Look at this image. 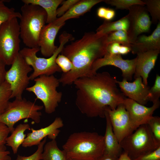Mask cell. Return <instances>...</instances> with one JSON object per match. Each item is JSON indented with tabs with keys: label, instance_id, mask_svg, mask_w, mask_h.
<instances>
[{
	"label": "cell",
	"instance_id": "cell-11",
	"mask_svg": "<svg viewBox=\"0 0 160 160\" xmlns=\"http://www.w3.org/2000/svg\"><path fill=\"white\" fill-rule=\"evenodd\" d=\"M128 10L129 13L126 15L129 22L127 33L132 44L141 34L149 31L152 23L145 5H134Z\"/></svg>",
	"mask_w": 160,
	"mask_h": 160
},
{
	"label": "cell",
	"instance_id": "cell-39",
	"mask_svg": "<svg viewBox=\"0 0 160 160\" xmlns=\"http://www.w3.org/2000/svg\"><path fill=\"white\" fill-rule=\"evenodd\" d=\"M10 153L5 144L0 145V160H11Z\"/></svg>",
	"mask_w": 160,
	"mask_h": 160
},
{
	"label": "cell",
	"instance_id": "cell-15",
	"mask_svg": "<svg viewBox=\"0 0 160 160\" xmlns=\"http://www.w3.org/2000/svg\"><path fill=\"white\" fill-rule=\"evenodd\" d=\"M63 126L62 119L57 117L51 124L46 127L38 130L31 128L30 130L31 132L27 134V137L22 145L25 148L38 145L44 138L47 137L51 140H55L60 132L59 129Z\"/></svg>",
	"mask_w": 160,
	"mask_h": 160
},
{
	"label": "cell",
	"instance_id": "cell-40",
	"mask_svg": "<svg viewBox=\"0 0 160 160\" xmlns=\"http://www.w3.org/2000/svg\"><path fill=\"white\" fill-rule=\"evenodd\" d=\"M7 65L5 62L0 58V86L5 81V76L7 71L5 66Z\"/></svg>",
	"mask_w": 160,
	"mask_h": 160
},
{
	"label": "cell",
	"instance_id": "cell-13",
	"mask_svg": "<svg viewBox=\"0 0 160 160\" xmlns=\"http://www.w3.org/2000/svg\"><path fill=\"white\" fill-rule=\"evenodd\" d=\"M136 61V57L131 60L124 59L121 55L106 52L103 57L96 60L93 63L92 74H95L98 69L103 66L112 65L121 71L123 79L131 81L135 72Z\"/></svg>",
	"mask_w": 160,
	"mask_h": 160
},
{
	"label": "cell",
	"instance_id": "cell-31",
	"mask_svg": "<svg viewBox=\"0 0 160 160\" xmlns=\"http://www.w3.org/2000/svg\"><path fill=\"white\" fill-rule=\"evenodd\" d=\"M146 124L149 127L156 142L160 145V118L152 116Z\"/></svg>",
	"mask_w": 160,
	"mask_h": 160
},
{
	"label": "cell",
	"instance_id": "cell-41",
	"mask_svg": "<svg viewBox=\"0 0 160 160\" xmlns=\"http://www.w3.org/2000/svg\"><path fill=\"white\" fill-rule=\"evenodd\" d=\"M115 15L116 12L114 9L107 8L104 19L106 21H111L114 19Z\"/></svg>",
	"mask_w": 160,
	"mask_h": 160
},
{
	"label": "cell",
	"instance_id": "cell-16",
	"mask_svg": "<svg viewBox=\"0 0 160 160\" xmlns=\"http://www.w3.org/2000/svg\"><path fill=\"white\" fill-rule=\"evenodd\" d=\"M122 93L138 103L144 105L148 101L149 87L144 84L141 77L135 79L132 82L123 79L122 81H117Z\"/></svg>",
	"mask_w": 160,
	"mask_h": 160
},
{
	"label": "cell",
	"instance_id": "cell-22",
	"mask_svg": "<svg viewBox=\"0 0 160 160\" xmlns=\"http://www.w3.org/2000/svg\"><path fill=\"white\" fill-rule=\"evenodd\" d=\"M63 0H23L24 4H32L40 6L45 11L47 15L46 23L48 24L57 18V10Z\"/></svg>",
	"mask_w": 160,
	"mask_h": 160
},
{
	"label": "cell",
	"instance_id": "cell-1",
	"mask_svg": "<svg viewBox=\"0 0 160 160\" xmlns=\"http://www.w3.org/2000/svg\"><path fill=\"white\" fill-rule=\"evenodd\" d=\"M117 81L107 72L76 80L75 104L80 111L88 117L104 118L106 107L113 110L123 103L125 98L117 87Z\"/></svg>",
	"mask_w": 160,
	"mask_h": 160
},
{
	"label": "cell",
	"instance_id": "cell-42",
	"mask_svg": "<svg viewBox=\"0 0 160 160\" xmlns=\"http://www.w3.org/2000/svg\"><path fill=\"white\" fill-rule=\"evenodd\" d=\"M118 158L112 155L103 154L95 160H118Z\"/></svg>",
	"mask_w": 160,
	"mask_h": 160
},
{
	"label": "cell",
	"instance_id": "cell-14",
	"mask_svg": "<svg viewBox=\"0 0 160 160\" xmlns=\"http://www.w3.org/2000/svg\"><path fill=\"white\" fill-rule=\"evenodd\" d=\"M123 103L129 113L134 130L140 125L146 124L160 105L159 101L153 103L151 107H148L129 98H125Z\"/></svg>",
	"mask_w": 160,
	"mask_h": 160
},
{
	"label": "cell",
	"instance_id": "cell-19",
	"mask_svg": "<svg viewBox=\"0 0 160 160\" xmlns=\"http://www.w3.org/2000/svg\"><path fill=\"white\" fill-rule=\"evenodd\" d=\"M131 52L134 54L149 51L160 50V22L152 33L149 36H139L131 44Z\"/></svg>",
	"mask_w": 160,
	"mask_h": 160
},
{
	"label": "cell",
	"instance_id": "cell-34",
	"mask_svg": "<svg viewBox=\"0 0 160 160\" xmlns=\"http://www.w3.org/2000/svg\"><path fill=\"white\" fill-rule=\"evenodd\" d=\"M56 62L63 73H66L72 70L73 64L70 60L64 55L59 54L56 59Z\"/></svg>",
	"mask_w": 160,
	"mask_h": 160
},
{
	"label": "cell",
	"instance_id": "cell-20",
	"mask_svg": "<svg viewBox=\"0 0 160 160\" xmlns=\"http://www.w3.org/2000/svg\"><path fill=\"white\" fill-rule=\"evenodd\" d=\"M103 1V0H79L63 15L57 18L55 21L59 25H64L67 20L79 17L90 11L95 5Z\"/></svg>",
	"mask_w": 160,
	"mask_h": 160
},
{
	"label": "cell",
	"instance_id": "cell-45",
	"mask_svg": "<svg viewBox=\"0 0 160 160\" xmlns=\"http://www.w3.org/2000/svg\"><path fill=\"white\" fill-rule=\"evenodd\" d=\"M67 160H72L71 159H68V158H67Z\"/></svg>",
	"mask_w": 160,
	"mask_h": 160
},
{
	"label": "cell",
	"instance_id": "cell-36",
	"mask_svg": "<svg viewBox=\"0 0 160 160\" xmlns=\"http://www.w3.org/2000/svg\"><path fill=\"white\" fill-rule=\"evenodd\" d=\"M79 1V0L63 1L61 3L62 5L57 9V16L60 17L62 16Z\"/></svg>",
	"mask_w": 160,
	"mask_h": 160
},
{
	"label": "cell",
	"instance_id": "cell-32",
	"mask_svg": "<svg viewBox=\"0 0 160 160\" xmlns=\"http://www.w3.org/2000/svg\"><path fill=\"white\" fill-rule=\"evenodd\" d=\"M131 52L130 47L118 43H113L108 44L106 52L114 55H125Z\"/></svg>",
	"mask_w": 160,
	"mask_h": 160
},
{
	"label": "cell",
	"instance_id": "cell-8",
	"mask_svg": "<svg viewBox=\"0 0 160 160\" xmlns=\"http://www.w3.org/2000/svg\"><path fill=\"white\" fill-rule=\"evenodd\" d=\"M120 144L122 149L132 159L153 151L160 146L146 124L140 126Z\"/></svg>",
	"mask_w": 160,
	"mask_h": 160
},
{
	"label": "cell",
	"instance_id": "cell-33",
	"mask_svg": "<svg viewBox=\"0 0 160 160\" xmlns=\"http://www.w3.org/2000/svg\"><path fill=\"white\" fill-rule=\"evenodd\" d=\"M160 97V76L156 74L153 86L149 89L148 96V101L153 103L159 101Z\"/></svg>",
	"mask_w": 160,
	"mask_h": 160
},
{
	"label": "cell",
	"instance_id": "cell-26",
	"mask_svg": "<svg viewBox=\"0 0 160 160\" xmlns=\"http://www.w3.org/2000/svg\"><path fill=\"white\" fill-rule=\"evenodd\" d=\"M12 91L9 84L6 81L0 86V115L7 109L11 99Z\"/></svg>",
	"mask_w": 160,
	"mask_h": 160
},
{
	"label": "cell",
	"instance_id": "cell-3",
	"mask_svg": "<svg viewBox=\"0 0 160 160\" xmlns=\"http://www.w3.org/2000/svg\"><path fill=\"white\" fill-rule=\"evenodd\" d=\"M67 158L73 160H95L103 154V136L96 132H75L63 145Z\"/></svg>",
	"mask_w": 160,
	"mask_h": 160
},
{
	"label": "cell",
	"instance_id": "cell-44",
	"mask_svg": "<svg viewBox=\"0 0 160 160\" xmlns=\"http://www.w3.org/2000/svg\"><path fill=\"white\" fill-rule=\"evenodd\" d=\"M118 160H132L125 152H124L120 155Z\"/></svg>",
	"mask_w": 160,
	"mask_h": 160
},
{
	"label": "cell",
	"instance_id": "cell-38",
	"mask_svg": "<svg viewBox=\"0 0 160 160\" xmlns=\"http://www.w3.org/2000/svg\"><path fill=\"white\" fill-rule=\"evenodd\" d=\"M9 133L10 132L8 127L0 122V145L6 144V140Z\"/></svg>",
	"mask_w": 160,
	"mask_h": 160
},
{
	"label": "cell",
	"instance_id": "cell-28",
	"mask_svg": "<svg viewBox=\"0 0 160 160\" xmlns=\"http://www.w3.org/2000/svg\"><path fill=\"white\" fill-rule=\"evenodd\" d=\"M107 42L108 44L116 42L129 47L131 44L127 31L123 30L116 31L108 34Z\"/></svg>",
	"mask_w": 160,
	"mask_h": 160
},
{
	"label": "cell",
	"instance_id": "cell-12",
	"mask_svg": "<svg viewBox=\"0 0 160 160\" xmlns=\"http://www.w3.org/2000/svg\"><path fill=\"white\" fill-rule=\"evenodd\" d=\"M105 110L110 120L113 132L120 143L125 137L135 131L129 113L123 103L113 110L107 106Z\"/></svg>",
	"mask_w": 160,
	"mask_h": 160
},
{
	"label": "cell",
	"instance_id": "cell-21",
	"mask_svg": "<svg viewBox=\"0 0 160 160\" xmlns=\"http://www.w3.org/2000/svg\"><path fill=\"white\" fill-rule=\"evenodd\" d=\"M106 121V129L103 136L104 150L103 154L119 157L121 154L122 149L114 134L110 120L106 111H105Z\"/></svg>",
	"mask_w": 160,
	"mask_h": 160
},
{
	"label": "cell",
	"instance_id": "cell-35",
	"mask_svg": "<svg viewBox=\"0 0 160 160\" xmlns=\"http://www.w3.org/2000/svg\"><path fill=\"white\" fill-rule=\"evenodd\" d=\"M46 137L38 145V148L36 151L31 155L27 156L18 155L16 160H42V154L44 147L46 142Z\"/></svg>",
	"mask_w": 160,
	"mask_h": 160
},
{
	"label": "cell",
	"instance_id": "cell-25",
	"mask_svg": "<svg viewBox=\"0 0 160 160\" xmlns=\"http://www.w3.org/2000/svg\"><path fill=\"white\" fill-rule=\"evenodd\" d=\"M67 157L63 150L58 148L55 140H51L44 145L42 160H67Z\"/></svg>",
	"mask_w": 160,
	"mask_h": 160
},
{
	"label": "cell",
	"instance_id": "cell-5",
	"mask_svg": "<svg viewBox=\"0 0 160 160\" xmlns=\"http://www.w3.org/2000/svg\"><path fill=\"white\" fill-rule=\"evenodd\" d=\"M72 35L66 32H63L59 37L60 45L54 53L47 58L38 57L36 55L40 50L39 47H24L20 50L19 53L26 63L32 68L33 72L29 76L30 80H33L40 76H50L61 71L56 64V59L61 53L65 44L74 40Z\"/></svg>",
	"mask_w": 160,
	"mask_h": 160
},
{
	"label": "cell",
	"instance_id": "cell-9",
	"mask_svg": "<svg viewBox=\"0 0 160 160\" xmlns=\"http://www.w3.org/2000/svg\"><path fill=\"white\" fill-rule=\"evenodd\" d=\"M17 18L14 17L0 26V58L6 65H11L19 54L20 39Z\"/></svg>",
	"mask_w": 160,
	"mask_h": 160
},
{
	"label": "cell",
	"instance_id": "cell-24",
	"mask_svg": "<svg viewBox=\"0 0 160 160\" xmlns=\"http://www.w3.org/2000/svg\"><path fill=\"white\" fill-rule=\"evenodd\" d=\"M129 22L126 16L115 21L105 20L96 30V33L103 35H108L116 31L123 30L127 31Z\"/></svg>",
	"mask_w": 160,
	"mask_h": 160
},
{
	"label": "cell",
	"instance_id": "cell-10",
	"mask_svg": "<svg viewBox=\"0 0 160 160\" xmlns=\"http://www.w3.org/2000/svg\"><path fill=\"white\" fill-rule=\"evenodd\" d=\"M32 70L19 53L6 75L5 81L10 85L12 91L11 99L23 98V92L28 87L30 80L28 74Z\"/></svg>",
	"mask_w": 160,
	"mask_h": 160
},
{
	"label": "cell",
	"instance_id": "cell-17",
	"mask_svg": "<svg viewBox=\"0 0 160 160\" xmlns=\"http://www.w3.org/2000/svg\"><path fill=\"white\" fill-rule=\"evenodd\" d=\"M64 25H59L55 21L45 25L40 33L38 46L41 54L49 57L56 51L58 47L55 44L56 37L60 29Z\"/></svg>",
	"mask_w": 160,
	"mask_h": 160
},
{
	"label": "cell",
	"instance_id": "cell-27",
	"mask_svg": "<svg viewBox=\"0 0 160 160\" xmlns=\"http://www.w3.org/2000/svg\"><path fill=\"white\" fill-rule=\"evenodd\" d=\"M151 17V23L156 24L160 22V0H142Z\"/></svg>",
	"mask_w": 160,
	"mask_h": 160
},
{
	"label": "cell",
	"instance_id": "cell-23",
	"mask_svg": "<svg viewBox=\"0 0 160 160\" xmlns=\"http://www.w3.org/2000/svg\"><path fill=\"white\" fill-rule=\"evenodd\" d=\"M30 125L28 123L20 124L18 125L8 137L6 141V145L10 147L14 154L17 153L18 148L22 145L26 137L24 134L27 129L31 130Z\"/></svg>",
	"mask_w": 160,
	"mask_h": 160
},
{
	"label": "cell",
	"instance_id": "cell-43",
	"mask_svg": "<svg viewBox=\"0 0 160 160\" xmlns=\"http://www.w3.org/2000/svg\"><path fill=\"white\" fill-rule=\"evenodd\" d=\"M107 8L104 7H99L97 10V15L98 17L104 19Z\"/></svg>",
	"mask_w": 160,
	"mask_h": 160
},
{
	"label": "cell",
	"instance_id": "cell-4",
	"mask_svg": "<svg viewBox=\"0 0 160 160\" xmlns=\"http://www.w3.org/2000/svg\"><path fill=\"white\" fill-rule=\"evenodd\" d=\"M21 11L20 37L28 47H39V37L46 23L47 13L40 6L30 4H24Z\"/></svg>",
	"mask_w": 160,
	"mask_h": 160
},
{
	"label": "cell",
	"instance_id": "cell-6",
	"mask_svg": "<svg viewBox=\"0 0 160 160\" xmlns=\"http://www.w3.org/2000/svg\"><path fill=\"white\" fill-rule=\"evenodd\" d=\"M35 84L26 90L33 93L36 99L43 103L45 112L51 114L56 110L61 101L62 93L57 90L60 84L59 79L53 75L39 76L34 80Z\"/></svg>",
	"mask_w": 160,
	"mask_h": 160
},
{
	"label": "cell",
	"instance_id": "cell-2",
	"mask_svg": "<svg viewBox=\"0 0 160 160\" xmlns=\"http://www.w3.org/2000/svg\"><path fill=\"white\" fill-rule=\"evenodd\" d=\"M107 36L86 32L81 39L64 47L61 54L70 60L73 68L69 72L62 73L59 79L60 83L63 86L71 85L79 78L92 76L93 63L106 52Z\"/></svg>",
	"mask_w": 160,
	"mask_h": 160
},
{
	"label": "cell",
	"instance_id": "cell-29",
	"mask_svg": "<svg viewBox=\"0 0 160 160\" xmlns=\"http://www.w3.org/2000/svg\"><path fill=\"white\" fill-rule=\"evenodd\" d=\"M108 4L114 6L116 9H128L131 6L136 5H145L140 0H103Z\"/></svg>",
	"mask_w": 160,
	"mask_h": 160
},
{
	"label": "cell",
	"instance_id": "cell-30",
	"mask_svg": "<svg viewBox=\"0 0 160 160\" xmlns=\"http://www.w3.org/2000/svg\"><path fill=\"white\" fill-rule=\"evenodd\" d=\"M21 13L16 12L13 8H9L0 0V26L4 22L14 17L20 18Z\"/></svg>",
	"mask_w": 160,
	"mask_h": 160
},
{
	"label": "cell",
	"instance_id": "cell-18",
	"mask_svg": "<svg viewBox=\"0 0 160 160\" xmlns=\"http://www.w3.org/2000/svg\"><path fill=\"white\" fill-rule=\"evenodd\" d=\"M160 50L149 51L137 54L134 78L141 77L143 83L148 85V75L154 68Z\"/></svg>",
	"mask_w": 160,
	"mask_h": 160
},
{
	"label": "cell",
	"instance_id": "cell-7",
	"mask_svg": "<svg viewBox=\"0 0 160 160\" xmlns=\"http://www.w3.org/2000/svg\"><path fill=\"white\" fill-rule=\"evenodd\" d=\"M43 106L36 104L34 102L25 98L15 99L10 102L5 111L0 115V122L5 124L10 133L14 129V126L19 121L25 119H31L35 122H40Z\"/></svg>",
	"mask_w": 160,
	"mask_h": 160
},
{
	"label": "cell",
	"instance_id": "cell-37",
	"mask_svg": "<svg viewBox=\"0 0 160 160\" xmlns=\"http://www.w3.org/2000/svg\"><path fill=\"white\" fill-rule=\"evenodd\" d=\"M132 160H160V146L154 151L141 155Z\"/></svg>",
	"mask_w": 160,
	"mask_h": 160
}]
</instances>
